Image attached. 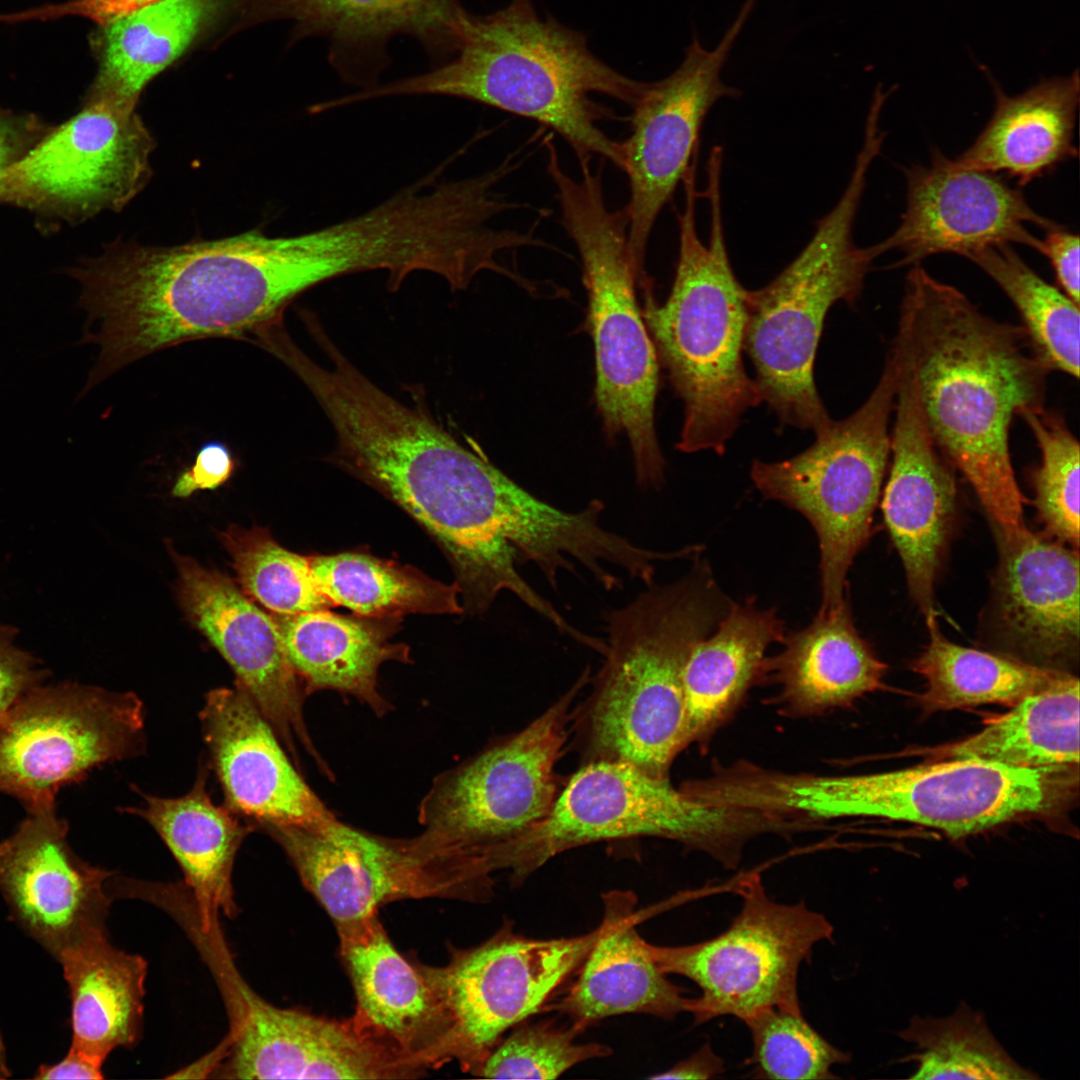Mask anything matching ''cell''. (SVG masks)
<instances>
[{"label": "cell", "mask_w": 1080, "mask_h": 1080, "mask_svg": "<svg viewBox=\"0 0 1080 1080\" xmlns=\"http://www.w3.org/2000/svg\"><path fill=\"white\" fill-rule=\"evenodd\" d=\"M69 273L87 313L80 343L99 347L81 396L158 350L256 335L314 287L294 236L258 229L172 247L116 241Z\"/></svg>", "instance_id": "1"}, {"label": "cell", "mask_w": 1080, "mask_h": 1080, "mask_svg": "<svg viewBox=\"0 0 1080 1080\" xmlns=\"http://www.w3.org/2000/svg\"><path fill=\"white\" fill-rule=\"evenodd\" d=\"M893 343L935 444L970 483L995 531L1025 527L1009 432L1014 416L1044 408L1050 371L1025 329L992 319L913 265Z\"/></svg>", "instance_id": "2"}, {"label": "cell", "mask_w": 1080, "mask_h": 1080, "mask_svg": "<svg viewBox=\"0 0 1080 1080\" xmlns=\"http://www.w3.org/2000/svg\"><path fill=\"white\" fill-rule=\"evenodd\" d=\"M334 464L388 497L439 544L463 611L481 614L514 581L533 527L529 493L423 409L382 390L343 420Z\"/></svg>", "instance_id": "3"}, {"label": "cell", "mask_w": 1080, "mask_h": 1080, "mask_svg": "<svg viewBox=\"0 0 1080 1080\" xmlns=\"http://www.w3.org/2000/svg\"><path fill=\"white\" fill-rule=\"evenodd\" d=\"M456 53L425 73L358 90L350 104L396 96H449L536 121L557 132L578 157L596 154L622 169V143L598 121L611 112L600 93L633 106L647 82L624 76L596 57L584 34L541 17L532 0H511L487 15L468 11Z\"/></svg>", "instance_id": "4"}, {"label": "cell", "mask_w": 1080, "mask_h": 1080, "mask_svg": "<svg viewBox=\"0 0 1080 1080\" xmlns=\"http://www.w3.org/2000/svg\"><path fill=\"white\" fill-rule=\"evenodd\" d=\"M730 604L707 568L697 566L604 615V663L576 723L586 762H622L668 778L689 745L684 665Z\"/></svg>", "instance_id": "5"}, {"label": "cell", "mask_w": 1080, "mask_h": 1080, "mask_svg": "<svg viewBox=\"0 0 1080 1080\" xmlns=\"http://www.w3.org/2000/svg\"><path fill=\"white\" fill-rule=\"evenodd\" d=\"M696 171L695 161L682 180L685 204L678 215V261L670 294L659 305L652 291L643 293L642 315L657 356L684 403L677 449L723 454L741 416L763 401L742 361L747 289L733 272L724 238L722 160L712 157L707 162L706 244L696 226Z\"/></svg>", "instance_id": "6"}, {"label": "cell", "mask_w": 1080, "mask_h": 1080, "mask_svg": "<svg viewBox=\"0 0 1080 1080\" xmlns=\"http://www.w3.org/2000/svg\"><path fill=\"white\" fill-rule=\"evenodd\" d=\"M548 174L556 188L561 223L578 251L588 293L595 345L597 407L607 435L626 434L640 484L663 482V459L654 427L658 356L638 305L637 274L628 253L623 210L605 201L602 167L580 162V176L560 163Z\"/></svg>", "instance_id": "7"}, {"label": "cell", "mask_w": 1080, "mask_h": 1080, "mask_svg": "<svg viewBox=\"0 0 1080 1080\" xmlns=\"http://www.w3.org/2000/svg\"><path fill=\"white\" fill-rule=\"evenodd\" d=\"M776 830L761 812L708 801L688 786L652 777L622 762H586L557 794L550 812L485 854L487 868L521 884L555 856L587 844L660 837L703 851L727 868L747 840Z\"/></svg>", "instance_id": "8"}, {"label": "cell", "mask_w": 1080, "mask_h": 1080, "mask_svg": "<svg viewBox=\"0 0 1080 1080\" xmlns=\"http://www.w3.org/2000/svg\"><path fill=\"white\" fill-rule=\"evenodd\" d=\"M876 156L861 147L843 194L806 246L766 286L747 290L744 350L762 401L783 424L816 431L831 420L813 379L815 354L829 309L859 297L874 260L852 229Z\"/></svg>", "instance_id": "9"}, {"label": "cell", "mask_w": 1080, "mask_h": 1080, "mask_svg": "<svg viewBox=\"0 0 1080 1080\" xmlns=\"http://www.w3.org/2000/svg\"><path fill=\"white\" fill-rule=\"evenodd\" d=\"M1071 773L977 758L863 775L772 773L764 800L784 818L879 817L932 827L958 839L1055 807Z\"/></svg>", "instance_id": "10"}, {"label": "cell", "mask_w": 1080, "mask_h": 1080, "mask_svg": "<svg viewBox=\"0 0 1080 1080\" xmlns=\"http://www.w3.org/2000/svg\"><path fill=\"white\" fill-rule=\"evenodd\" d=\"M900 359L891 346L881 377L853 414L815 431V442L779 462L755 460L751 478L768 499L800 512L819 541L822 609L844 598L846 576L868 542L891 452Z\"/></svg>", "instance_id": "11"}, {"label": "cell", "mask_w": 1080, "mask_h": 1080, "mask_svg": "<svg viewBox=\"0 0 1080 1080\" xmlns=\"http://www.w3.org/2000/svg\"><path fill=\"white\" fill-rule=\"evenodd\" d=\"M587 681L584 672L526 728L441 775L422 801L425 829L411 839L413 847L493 879L484 867L485 854L540 822L552 808L570 709Z\"/></svg>", "instance_id": "12"}, {"label": "cell", "mask_w": 1080, "mask_h": 1080, "mask_svg": "<svg viewBox=\"0 0 1080 1080\" xmlns=\"http://www.w3.org/2000/svg\"><path fill=\"white\" fill-rule=\"evenodd\" d=\"M739 913L710 939L680 946L649 943L660 969L694 982L700 994L688 1012L696 1024L722 1016L744 1021L757 1011L801 1010L798 972L815 944L832 940L833 926L803 902L783 904L767 896L757 875L738 882Z\"/></svg>", "instance_id": "13"}, {"label": "cell", "mask_w": 1080, "mask_h": 1080, "mask_svg": "<svg viewBox=\"0 0 1080 1080\" xmlns=\"http://www.w3.org/2000/svg\"><path fill=\"white\" fill-rule=\"evenodd\" d=\"M144 705L132 693L78 683L31 689L0 720V792L28 809L63 786L144 749Z\"/></svg>", "instance_id": "14"}, {"label": "cell", "mask_w": 1080, "mask_h": 1080, "mask_svg": "<svg viewBox=\"0 0 1080 1080\" xmlns=\"http://www.w3.org/2000/svg\"><path fill=\"white\" fill-rule=\"evenodd\" d=\"M598 936L549 939L518 934L511 921L488 939L454 950L446 965L419 964L449 1024L448 1056L477 1075L504 1035L548 1008Z\"/></svg>", "instance_id": "15"}, {"label": "cell", "mask_w": 1080, "mask_h": 1080, "mask_svg": "<svg viewBox=\"0 0 1080 1080\" xmlns=\"http://www.w3.org/2000/svg\"><path fill=\"white\" fill-rule=\"evenodd\" d=\"M155 145L136 109L85 99L8 170L0 201L70 221L121 211L151 178Z\"/></svg>", "instance_id": "16"}, {"label": "cell", "mask_w": 1080, "mask_h": 1080, "mask_svg": "<svg viewBox=\"0 0 1080 1080\" xmlns=\"http://www.w3.org/2000/svg\"><path fill=\"white\" fill-rule=\"evenodd\" d=\"M757 0H745L713 50L698 36L685 49L679 67L666 78L647 83L632 106L631 134L622 143V170L629 181L628 253L639 285L651 283L645 258L652 229L698 155L699 136L711 108L740 91L721 78L730 51Z\"/></svg>", "instance_id": "17"}, {"label": "cell", "mask_w": 1080, "mask_h": 1080, "mask_svg": "<svg viewBox=\"0 0 1080 1080\" xmlns=\"http://www.w3.org/2000/svg\"><path fill=\"white\" fill-rule=\"evenodd\" d=\"M258 828L284 850L336 929L376 915L397 900L466 898L460 877L446 863L417 852L409 840L373 836L337 818L315 828Z\"/></svg>", "instance_id": "18"}, {"label": "cell", "mask_w": 1080, "mask_h": 1080, "mask_svg": "<svg viewBox=\"0 0 1080 1080\" xmlns=\"http://www.w3.org/2000/svg\"><path fill=\"white\" fill-rule=\"evenodd\" d=\"M223 998L230 1018L225 1056L215 1072L228 1079H406L423 1070L335 1020L277 1007L233 976Z\"/></svg>", "instance_id": "19"}, {"label": "cell", "mask_w": 1080, "mask_h": 1080, "mask_svg": "<svg viewBox=\"0 0 1080 1080\" xmlns=\"http://www.w3.org/2000/svg\"><path fill=\"white\" fill-rule=\"evenodd\" d=\"M906 206L896 230L868 247L873 259L892 250L898 265H918L926 257L1017 243L1042 254L1043 241L1026 227L1050 230L1057 224L1038 214L1023 193L997 174L965 169L934 149L929 165L904 169Z\"/></svg>", "instance_id": "20"}, {"label": "cell", "mask_w": 1080, "mask_h": 1080, "mask_svg": "<svg viewBox=\"0 0 1080 1080\" xmlns=\"http://www.w3.org/2000/svg\"><path fill=\"white\" fill-rule=\"evenodd\" d=\"M0 843V892L11 917L57 961L85 940L107 933L113 872L80 859L55 805L28 809Z\"/></svg>", "instance_id": "21"}, {"label": "cell", "mask_w": 1080, "mask_h": 1080, "mask_svg": "<svg viewBox=\"0 0 1080 1080\" xmlns=\"http://www.w3.org/2000/svg\"><path fill=\"white\" fill-rule=\"evenodd\" d=\"M179 580V602L197 629L231 666L239 683L298 763L295 739L329 769L319 756L303 717L304 690L285 650L274 618L260 609L226 575L206 569L171 550Z\"/></svg>", "instance_id": "22"}, {"label": "cell", "mask_w": 1080, "mask_h": 1080, "mask_svg": "<svg viewBox=\"0 0 1080 1080\" xmlns=\"http://www.w3.org/2000/svg\"><path fill=\"white\" fill-rule=\"evenodd\" d=\"M241 8L243 26L288 20L292 42L327 41L329 64L359 90L380 84L389 44L399 36L415 39L433 66L448 61L466 12L461 0H244Z\"/></svg>", "instance_id": "23"}, {"label": "cell", "mask_w": 1080, "mask_h": 1080, "mask_svg": "<svg viewBox=\"0 0 1080 1080\" xmlns=\"http://www.w3.org/2000/svg\"><path fill=\"white\" fill-rule=\"evenodd\" d=\"M999 564L987 622L1006 656L1062 669L1078 659L1079 555L1030 531L996 533Z\"/></svg>", "instance_id": "24"}, {"label": "cell", "mask_w": 1080, "mask_h": 1080, "mask_svg": "<svg viewBox=\"0 0 1080 1080\" xmlns=\"http://www.w3.org/2000/svg\"><path fill=\"white\" fill-rule=\"evenodd\" d=\"M899 354L891 465L881 509L908 587L924 615H934V585L956 512L952 465L935 444L915 381Z\"/></svg>", "instance_id": "25"}, {"label": "cell", "mask_w": 1080, "mask_h": 1080, "mask_svg": "<svg viewBox=\"0 0 1080 1080\" xmlns=\"http://www.w3.org/2000/svg\"><path fill=\"white\" fill-rule=\"evenodd\" d=\"M200 720L231 811L256 828L263 824L315 828L336 819L292 765L271 725L239 683L210 691Z\"/></svg>", "instance_id": "26"}, {"label": "cell", "mask_w": 1080, "mask_h": 1080, "mask_svg": "<svg viewBox=\"0 0 1080 1080\" xmlns=\"http://www.w3.org/2000/svg\"><path fill=\"white\" fill-rule=\"evenodd\" d=\"M356 999L355 1028L425 1071L449 1062V1024L419 963L395 948L376 915L336 929Z\"/></svg>", "instance_id": "27"}, {"label": "cell", "mask_w": 1080, "mask_h": 1080, "mask_svg": "<svg viewBox=\"0 0 1080 1080\" xmlns=\"http://www.w3.org/2000/svg\"><path fill=\"white\" fill-rule=\"evenodd\" d=\"M598 936L577 969V976L549 1009L566 1015L583 1032L613 1016L645 1014L673 1019L688 1012L684 990L672 983L653 959L637 925L649 910L637 909L631 890L602 894Z\"/></svg>", "instance_id": "28"}, {"label": "cell", "mask_w": 1080, "mask_h": 1080, "mask_svg": "<svg viewBox=\"0 0 1080 1080\" xmlns=\"http://www.w3.org/2000/svg\"><path fill=\"white\" fill-rule=\"evenodd\" d=\"M782 643L766 658L764 675L779 685L776 703L785 715L823 714L881 686L886 665L858 633L845 598Z\"/></svg>", "instance_id": "29"}, {"label": "cell", "mask_w": 1080, "mask_h": 1080, "mask_svg": "<svg viewBox=\"0 0 1080 1080\" xmlns=\"http://www.w3.org/2000/svg\"><path fill=\"white\" fill-rule=\"evenodd\" d=\"M206 779L201 767L187 794L177 798L142 794L144 804L126 811L144 818L164 841L183 872L199 928L208 933L219 927L220 915L234 918L239 912L233 866L243 840L256 826L214 804Z\"/></svg>", "instance_id": "30"}, {"label": "cell", "mask_w": 1080, "mask_h": 1080, "mask_svg": "<svg viewBox=\"0 0 1080 1080\" xmlns=\"http://www.w3.org/2000/svg\"><path fill=\"white\" fill-rule=\"evenodd\" d=\"M239 0H161L98 25L86 99L136 109L145 87Z\"/></svg>", "instance_id": "31"}, {"label": "cell", "mask_w": 1080, "mask_h": 1080, "mask_svg": "<svg viewBox=\"0 0 1080 1080\" xmlns=\"http://www.w3.org/2000/svg\"><path fill=\"white\" fill-rule=\"evenodd\" d=\"M274 618L305 695L333 689L351 694L378 716L391 710L378 690L377 674L385 661L410 662L409 647L390 642L400 617L346 616L327 609Z\"/></svg>", "instance_id": "32"}, {"label": "cell", "mask_w": 1080, "mask_h": 1080, "mask_svg": "<svg viewBox=\"0 0 1080 1080\" xmlns=\"http://www.w3.org/2000/svg\"><path fill=\"white\" fill-rule=\"evenodd\" d=\"M989 78L996 98L993 115L974 143L954 159L957 166L1005 173L1023 186L1077 156L1073 142L1079 105L1077 70L1015 96L1005 94Z\"/></svg>", "instance_id": "33"}, {"label": "cell", "mask_w": 1080, "mask_h": 1080, "mask_svg": "<svg viewBox=\"0 0 1080 1080\" xmlns=\"http://www.w3.org/2000/svg\"><path fill=\"white\" fill-rule=\"evenodd\" d=\"M776 609L730 604L712 635L692 648L682 672L688 742L704 745L764 675L767 648L784 639Z\"/></svg>", "instance_id": "34"}, {"label": "cell", "mask_w": 1080, "mask_h": 1080, "mask_svg": "<svg viewBox=\"0 0 1080 1080\" xmlns=\"http://www.w3.org/2000/svg\"><path fill=\"white\" fill-rule=\"evenodd\" d=\"M71 999L70 1048L103 1065L117 1048L133 1047L144 1020L146 960L93 936L58 959Z\"/></svg>", "instance_id": "35"}, {"label": "cell", "mask_w": 1080, "mask_h": 1080, "mask_svg": "<svg viewBox=\"0 0 1080 1080\" xmlns=\"http://www.w3.org/2000/svg\"><path fill=\"white\" fill-rule=\"evenodd\" d=\"M931 761L977 758L1014 767L1066 772L1079 764V680L1029 694L959 742L927 749Z\"/></svg>", "instance_id": "36"}, {"label": "cell", "mask_w": 1080, "mask_h": 1080, "mask_svg": "<svg viewBox=\"0 0 1080 1080\" xmlns=\"http://www.w3.org/2000/svg\"><path fill=\"white\" fill-rule=\"evenodd\" d=\"M929 642L912 668L926 680L918 702L926 712L984 705H1014L1069 672L963 647L949 641L934 615L927 616Z\"/></svg>", "instance_id": "37"}, {"label": "cell", "mask_w": 1080, "mask_h": 1080, "mask_svg": "<svg viewBox=\"0 0 1080 1080\" xmlns=\"http://www.w3.org/2000/svg\"><path fill=\"white\" fill-rule=\"evenodd\" d=\"M310 562L335 607L357 616L464 613L456 583L444 584L410 566L357 552L310 556Z\"/></svg>", "instance_id": "38"}, {"label": "cell", "mask_w": 1080, "mask_h": 1080, "mask_svg": "<svg viewBox=\"0 0 1080 1080\" xmlns=\"http://www.w3.org/2000/svg\"><path fill=\"white\" fill-rule=\"evenodd\" d=\"M917 1052L912 1079L1035 1080L1039 1076L1018 1064L991 1032L979 1011L961 1002L946 1017L913 1016L898 1032Z\"/></svg>", "instance_id": "39"}, {"label": "cell", "mask_w": 1080, "mask_h": 1080, "mask_svg": "<svg viewBox=\"0 0 1080 1080\" xmlns=\"http://www.w3.org/2000/svg\"><path fill=\"white\" fill-rule=\"evenodd\" d=\"M967 259L980 267L1016 307L1035 350L1050 370L1079 377V305L1033 271L1010 247L990 246Z\"/></svg>", "instance_id": "40"}, {"label": "cell", "mask_w": 1080, "mask_h": 1080, "mask_svg": "<svg viewBox=\"0 0 1080 1080\" xmlns=\"http://www.w3.org/2000/svg\"><path fill=\"white\" fill-rule=\"evenodd\" d=\"M219 538L233 561L243 592L277 615L335 607L313 573L310 556L277 543L266 528L231 525Z\"/></svg>", "instance_id": "41"}, {"label": "cell", "mask_w": 1080, "mask_h": 1080, "mask_svg": "<svg viewBox=\"0 0 1080 1080\" xmlns=\"http://www.w3.org/2000/svg\"><path fill=\"white\" fill-rule=\"evenodd\" d=\"M743 1022L752 1039L748 1059L753 1078L824 1080L838 1078L832 1067L850 1061L804 1018L801 1010L764 1008Z\"/></svg>", "instance_id": "42"}, {"label": "cell", "mask_w": 1080, "mask_h": 1080, "mask_svg": "<svg viewBox=\"0 0 1080 1080\" xmlns=\"http://www.w3.org/2000/svg\"><path fill=\"white\" fill-rule=\"evenodd\" d=\"M1033 433L1041 453L1032 473L1035 506L1046 532L1078 548L1079 443L1064 419L1044 408L1021 416Z\"/></svg>", "instance_id": "43"}, {"label": "cell", "mask_w": 1080, "mask_h": 1080, "mask_svg": "<svg viewBox=\"0 0 1080 1080\" xmlns=\"http://www.w3.org/2000/svg\"><path fill=\"white\" fill-rule=\"evenodd\" d=\"M582 1032L551 1021L514 1026L495 1046L477 1076L493 1079H556L572 1067L611 1055L609 1046L577 1041Z\"/></svg>", "instance_id": "44"}, {"label": "cell", "mask_w": 1080, "mask_h": 1080, "mask_svg": "<svg viewBox=\"0 0 1080 1080\" xmlns=\"http://www.w3.org/2000/svg\"><path fill=\"white\" fill-rule=\"evenodd\" d=\"M17 635L15 627L0 623V720L48 675L38 660L17 644Z\"/></svg>", "instance_id": "45"}, {"label": "cell", "mask_w": 1080, "mask_h": 1080, "mask_svg": "<svg viewBox=\"0 0 1080 1080\" xmlns=\"http://www.w3.org/2000/svg\"><path fill=\"white\" fill-rule=\"evenodd\" d=\"M157 1L161 0H69L7 13L3 15V21L14 24L73 16L100 25Z\"/></svg>", "instance_id": "46"}, {"label": "cell", "mask_w": 1080, "mask_h": 1080, "mask_svg": "<svg viewBox=\"0 0 1080 1080\" xmlns=\"http://www.w3.org/2000/svg\"><path fill=\"white\" fill-rule=\"evenodd\" d=\"M234 470V458L225 444L206 443L197 452L193 465L177 478L172 495L187 498L197 490H214L223 485Z\"/></svg>", "instance_id": "47"}, {"label": "cell", "mask_w": 1080, "mask_h": 1080, "mask_svg": "<svg viewBox=\"0 0 1080 1080\" xmlns=\"http://www.w3.org/2000/svg\"><path fill=\"white\" fill-rule=\"evenodd\" d=\"M1042 241L1060 289L1079 305V236L1058 225Z\"/></svg>", "instance_id": "48"}, {"label": "cell", "mask_w": 1080, "mask_h": 1080, "mask_svg": "<svg viewBox=\"0 0 1080 1080\" xmlns=\"http://www.w3.org/2000/svg\"><path fill=\"white\" fill-rule=\"evenodd\" d=\"M45 134L33 115L16 114L0 108V192L8 170Z\"/></svg>", "instance_id": "49"}, {"label": "cell", "mask_w": 1080, "mask_h": 1080, "mask_svg": "<svg viewBox=\"0 0 1080 1080\" xmlns=\"http://www.w3.org/2000/svg\"><path fill=\"white\" fill-rule=\"evenodd\" d=\"M724 1062L707 1043L695 1053L678 1062L668 1070L650 1076L651 1079H701L715 1078L724 1073Z\"/></svg>", "instance_id": "50"}, {"label": "cell", "mask_w": 1080, "mask_h": 1080, "mask_svg": "<svg viewBox=\"0 0 1080 1080\" xmlns=\"http://www.w3.org/2000/svg\"><path fill=\"white\" fill-rule=\"evenodd\" d=\"M102 1066L70 1048L62 1060L51 1065H40L33 1078L98 1080L104 1078Z\"/></svg>", "instance_id": "51"}, {"label": "cell", "mask_w": 1080, "mask_h": 1080, "mask_svg": "<svg viewBox=\"0 0 1080 1080\" xmlns=\"http://www.w3.org/2000/svg\"><path fill=\"white\" fill-rule=\"evenodd\" d=\"M10 1076L11 1070L8 1067L5 1045L0 1032V1079H6Z\"/></svg>", "instance_id": "52"}]
</instances>
